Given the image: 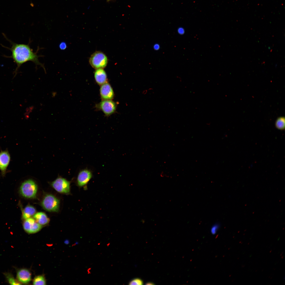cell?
I'll use <instances>...</instances> for the list:
<instances>
[{"instance_id": "13", "label": "cell", "mask_w": 285, "mask_h": 285, "mask_svg": "<svg viewBox=\"0 0 285 285\" xmlns=\"http://www.w3.org/2000/svg\"><path fill=\"white\" fill-rule=\"evenodd\" d=\"M33 217L37 222L42 226L46 225L49 222V219L46 214L42 212L36 213Z\"/></svg>"}, {"instance_id": "9", "label": "cell", "mask_w": 285, "mask_h": 285, "mask_svg": "<svg viewBox=\"0 0 285 285\" xmlns=\"http://www.w3.org/2000/svg\"><path fill=\"white\" fill-rule=\"evenodd\" d=\"M11 156L8 150L0 152V170L2 175L4 176L11 161Z\"/></svg>"}, {"instance_id": "23", "label": "cell", "mask_w": 285, "mask_h": 285, "mask_svg": "<svg viewBox=\"0 0 285 285\" xmlns=\"http://www.w3.org/2000/svg\"><path fill=\"white\" fill-rule=\"evenodd\" d=\"M153 48L154 50H159L160 48V45L158 44H154L153 46Z\"/></svg>"}, {"instance_id": "24", "label": "cell", "mask_w": 285, "mask_h": 285, "mask_svg": "<svg viewBox=\"0 0 285 285\" xmlns=\"http://www.w3.org/2000/svg\"><path fill=\"white\" fill-rule=\"evenodd\" d=\"M148 92V90L147 89H145L142 91V93L144 95L146 94Z\"/></svg>"}, {"instance_id": "7", "label": "cell", "mask_w": 285, "mask_h": 285, "mask_svg": "<svg viewBox=\"0 0 285 285\" xmlns=\"http://www.w3.org/2000/svg\"><path fill=\"white\" fill-rule=\"evenodd\" d=\"M92 171L86 168L81 170L77 176L76 182L77 185L79 187L87 189V185L92 177Z\"/></svg>"}, {"instance_id": "22", "label": "cell", "mask_w": 285, "mask_h": 285, "mask_svg": "<svg viewBox=\"0 0 285 285\" xmlns=\"http://www.w3.org/2000/svg\"><path fill=\"white\" fill-rule=\"evenodd\" d=\"M177 31L178 33L181 35L184 34V29L182 27H179Z\"/></svg>"}, {"instance_id": "26", "label": "cell", "mask_w": 285, "mask_h": 285, "mask_svg": "<svg viewBox=\"0 0 285 285\" xmlns=\"http://www.w3.org/2000/svg\"><path fill=\"white\" fill-rule=\"evenodd\" d=\"M146 285H154V284L151 282H147L146 284Z\"/></svg>"}, {"instance_id": "10", "label": "cell", "mask_w": 285, "mask_h": 285, "mask_svg": "<svg viewBox=\"0 0 285 285\" xmlns=\"http://www.w3.org/2000/svg\"><path fill=\"white\" fill-rule=\"evenodd\" d=\"M100 94L102 100H112L114 97V93L111 85L106 82L101 85Z\"/></svg>"}, {"instance_id": "14", "label": "cell", "mask_w": 285, "mask_h": 285, "mask_svg": "<svg viewBox=\"0 0 285 285\" xmlns=\"http://www.w3.org/2000/svg\"><path fill=\"white\" fill-rule=\"evenodd\" d=\"M22 211V218L24 220L31 217L36 212L35 208L33 206L29 205L26 206Z\"/></svg>"}, {"instance_id": "28", "label": "cell", "mask_w": 285, "mask_h": 285, "mask_svg": "<svg viewBox=\"0 0 285 285\" xmlns=\"http://www.w3.org/2000/svg\"><path fill=\"white\" fill-rule=\"evenodd\" d=\"M110 0H107V1H108H108H110Z\"/></svg>"}, {"instance_id": "1", "label": "cell", "mask_w": 285, "mask_h": 285, "mask_svg": "<svg viewBox=\"0 0 285 285\" xmlns=\"http://www.w3.org/2000/svg\"><path fill=\"white\" fill-rule=\"evenodd\" d=\"M11 43V48H7L11 52V55L9 57L12 58L16 65L17 67L14 72L15 77L21 66L23 64L28 61L34 63L37 66L39 65L42 67L46 72L44 65L40 63L39 58L40 55H37V52H34L31 49L29 44H17L11 41L8 39Z\"/></svg>"}, {"instance_id": "5", "label": "cell", "mask_w": 285, "mask_h": 285, "mask_svg": "<svg viewBox=\"0 0 285 285\" xmlns=\"http://www.w3.org/2000/svg\"><path fill=\"white\" fill-rule=\"evenodd\" d=\"M70 181L66 179L59 177L50 183L51 186L57 192L65 194H69L70 192Z\"/></svg>"}, {"instance_id": "20", "label": "cell", "mask_w": 285, "mask_h": 285, "mask_svg": "<svg viewBox=\"0 0 285 285\" xmlns=\"http://www.w3.org/2000/svg\"><path fill=\"white\" fill-rule=\"evenodd\" d=\"M33 109L34 107L33 106L30 107H28L26 108V112L24 114L25 118H28L29 114L32 112Z\"/></svg>"}, {"instance_id": "17", "label": "cell", "mask_w": 285, "mask_h": 285, "mask_svg": "<svg viewBox=\"0 0 285 285\" xmlns=\"http://www.w3.org/2000/svg\"><path fill=\"white\" fill-rule=\"evenodd\" d=\"M5 277L8 283L11 285H20L21 283L15 279L10 273H7L5 274Z\"/></svg>"}, {"instance_id": "25", "label": "cell", "mask_w": 285, "mask_h": 285, "mask_svg": "<svg viewBox=\"0 0 285 285\" xmlns=\"http://www.w3.org/2000/svg\"><path fill=\"white\" fill-rule=\"evenodd\" d=\"M57 93L55 92H53L52 93V97H54L56 95Z\"/></svg>"}, {"instance_id": "4", "label": "cell", "mask_w": 285, "mask_h": 285, "mask_svg": "<svg viewBox=\"0 0 285 285\" xmlns=\"http://www.w3.org/2000/svg\"><path fill=\"white\" fill-rule=\"evenodd\" d=\"M89 62L92 67L96 69H103L107 64L108 59L104 53L101 51H97L91 56Z\"/></svg>"}, {"instance_id": "15", "label": "cell", "mask_w": 285, "mask_h": 285, "mask_svg": "<svg viewBox=\"0 0 285 285\" xmlns=\"http://www.w3.org/2000/svg\"><path fill=\"white\" fill-rule=\"evenodd\" d=\"M275 126L277 129L280 130H284L285 128V118L284 117H278L275 122Z\"/></svg>"}, {"instance_id": "11", "label": "cell", "mask_w": 285, "mask_h": 285, "mask_svg": "<svg viewBox=\"0 0 285 285\" xmlns=\"http://www.w3.org/2000/svg\"><path fill=\"white\" fill-rule=\"evenodd\" d=\"M17 278L20 283L27 284L31 280V274L27 269L22 268L18 270L17 273Z\"/></svg>"}, {"instance_id": "8", "label": "cell", "mask_w": 285, "mask_h": 285, "mask_svg": "<svg viewBox=\"0 0 285 285\" xmlns=\"http://www.w3.org/2000/svg\"><path fill=\"white\" fill-rule=\"evenodd\" d=\"M24 220L23 223V229L28 234L36 233L39 231L42 227L33 218L30 217Z\"/></svg>"}, {"instance_id": "3", "label": "cell", "mask_w": 285, "mask_h": 285, "mask_svg": "<svg viewBox=\"0 0 285 285\" xmlns=\"http://www.w3.org/2000/svg\"><path fill=\"white\" fill-rule=\"evenodd\" d=\"M60 204L59 200L51 194H46L41 203L42 207L45 210L56 212L59 211Z\"/></svg>"}, {"instance_id": "16", "label": "cell", "mask_w": 285, "mask_h": 285, "mask_svg": "<svg viewBox=\"0 0 285 285\" xmlns=\"http://www.w3.org/2000/svg\"><path fill=\"white\" fill-rule=\"evenodd\" d=\"M33 284L34 285H46V281L45 278L42 275H39L34 278Z\"/></svg>"}, {"instance_id": "12", "label": "cell", "mask_w": 285, "mask_h": 285, "mask_svg": "<svg viewBox=\"0 0 285 285\" xmlns=\"http://www.w3.org/2000/svg\"><path fill=\"white\" fill-rule=\"evenodd\" d=\"M95 81L98 84L101 85L107 82V75L102 68L96 69L94 73Z\"/></svg>"}, {"instance_id": "19", "label": "cell", "mask_w": 285, "mask_h": 285, "mask_svg": "<svg viewBox=\"0 0 285 285\" xmlns=\"http://www.w3.org/2000/svg\"><path fill=\"white\" fill-rule=\"evenodd\" d=\"M220 226L219 224L216 223L214 224L211 229L210 231L211 234L213 235L215 234L219 229Z\"/></svg>"}, {"instance_id": "6", "label": "cell", "mask_w": 285, "mask_h": 285, "mask_svg": "<svg viewBox=\"0 0 285 285\" xmlns=\"http://www.w3.org/2000/svg\"><path fill=\"white\" fill-rule=\"evenodd\" d=\"M117 106L116 103L112 100H102L96 105L97 110L102 111L107 116L111 115L116 112Z\"/></svg>"}, {"instance_id": "21", "label": "cell", "mask_w": 285, "mask_h": 285, "mask_svg": "<svg viewBox=\"0 0 285 285\" xmlns=\"http://www.w3.org/2000/svg\"><path fill=\"white\" fill-rule=\"evenodd\" d=\"M60 48L62 50H64L66 49L67 47V45L66 43L64 42H61L59 45Z\"/></svg>"}, {"instance_id": "18", "label": "cell", "mask_w": 285, "mask_h": 285, "mask_svg": "<svg viewBox=\"0 0 285 285\" xmlns=\"http://www.w3.org/2000/svg\"><path fill=\"white\" fill-rule=\"evenodd\" d=\"M143 282L140 279L136 278L132 279L129 282V285H142Z\"/></svg>"}, {"instance_id": "27", "label": "cell", "mask_w": 285, "mask_h": 285, "mask_svg": "<svg viewBox=\"0 0 285 285\" xmlns=\"http://www.w3.org/2000/svg\"><path fill=\"white\" fill-rule=\"evenodd\" d=\"M153 89V88H149V89H148V90H152Z\"/></svg>"}, {"instance_id": "2", "label": "cell", "mask_w": 285, "mask_h": 285, "mask_svg": "<svg viewBox=\"0 0 285 285\" xmlns=\"http://www.w3.org/2000/svg\"><path fill=\"white\" fill-rule=\"evenodd\" d=\"M38 190L37 186L32 179L25 180L21 184L19 189L20 194L23 197L27 199L36 198Z\"/></svg>"}]
</instances>
